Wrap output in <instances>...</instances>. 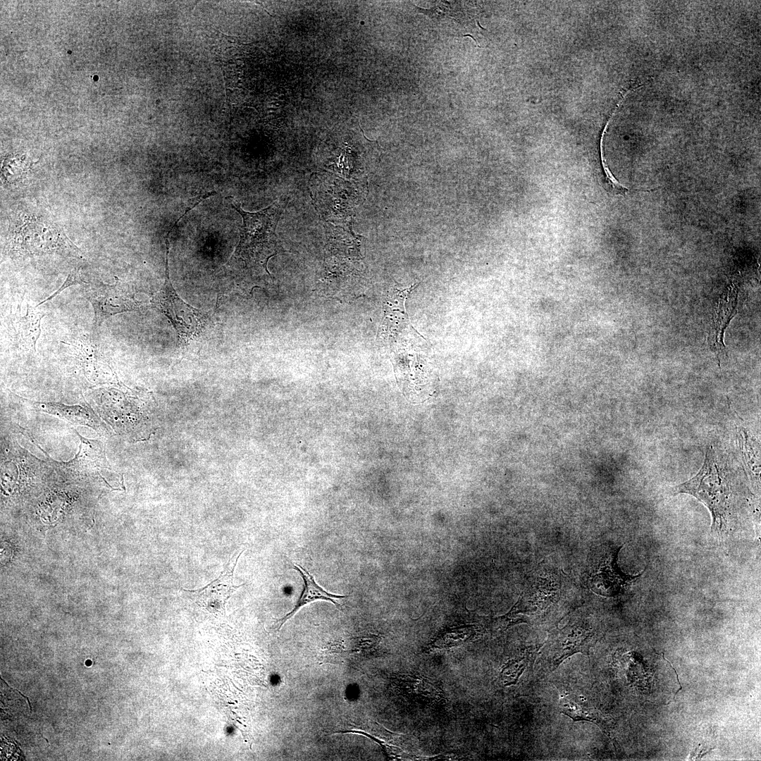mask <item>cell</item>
I'll list each match as a JSON object with an SVG mask.
<instances>
[{"mask_svg": "<svg viewBox=\"0 0 761 761\" xmlns=\"http://www.w3.org/2000/svg\"><path fill=\"white\" fill-rule=\"evenodd\" d=\"M62 342L71 348L77 363L87 376L90 374L93 376L92 372L97 374L100 368L108 366L97 335L81 334L69 342Z\"/></svg>", "mask_w": 761, "mask_h": 761, "instance_id": "cell-12", "label": "cell"}, {"mask_svg": "<svg viewBox=\"0 0 761 761\" xmlns=\"http://www.w3.org/2000/svg\"><path fill=\"white\" fill-rule=\"evenodd\" d=\"M293 569L297 571L302 578L304 584V589L292 610L282 618L276 620L277 622L279 623L278 630H280L289 619L292 618L302 607L307 604H310L317 600H325L333 603L337 609L340 610V604L337 600L348 597V595L332 594L325 590L322 587L317 584L314 576L301 565L295 564Z\"/></svg>", "mask_w": 761, "mask_h": 761, "instance_id": "cell-13", "label": "cell"}, {"mask_svg": "<svg viewBox=\"0 0 761 761\" xmlns=\"http://www.w3.org/2000/svg\"><path fill=\"white\" fill-rule=\"evenodd\" d=\"M469 1H435L430 8H418L419 13L429 17L437 24H451L452 30H457L462 36H469L474 39V23L475 14L471 11Z\"/></svg>", "mask_w": 761, "mask_h": 761, "instance_id": "cell-7", "label": "cell"}, {"mask_svg": "<svg viewBox=\"0 0 761 761\" xmlns=\"http://www.w3.org/2000/svg\"><path fill=\"white\" fill-rule=\"evenodd\" d=\"M738 291L736 287H731L722 295L718 302L715 315L708 336L711 348L717 354L725 352L723 341L724 332L730 320L736 313Z\"/></svg>", "mask_w": 761, "mask_h": 761, "instance_id": "cell-11", "label": "cell"}, {"mask_svg": "<svg viewBox=\"0 0 761 761\" xmlns=\"http://www.w3.org/2000/svg\"><path fill=\"white\" fill-rule=\"evenodd\" d=\"M243 551L237 556L234 555L225 564L221 575L210 583L199 589L183 590L195 594L197 602L210 612H224L225 603L230 595L244 585L235 586L233 583L234 570Z\"/></svg>", "mask_w": 761, "mask_h": 761, "instance_id": "cell-6", "label": "cell"}, {"mask_svg": "<svg viewBox=\"0 0 761 761\" xmlns=\"http://www.w3.org/2000/svg\"><path fill=\"white\" fill-rule=\"evenodd\" d=\"M242 218L240 241L226 264L228 268L261 267L267 271L268 259L277 252L276 227L286 203L276 200L257 212L244 211L232 197L226 198Z\"/></svg>", "mask_w": 761, "mask_h": 761, "instance_id": "cell-1", "label": "cell"}, {"mask_svg": "<svg viewBox=\"0 0 761 761\" xmlns=\"http://www.w3.org/2000/svg\"><path fill=\"white\" fill-rule=\"evenodd\" d=\"M606 128H607V125L605 126V130H604V131H603V132L602 134L601 140H600V160H601L602 168L603 173H604V175H605V183L606 185L605 188L607 189V190H608L612 194H621V195L624 196L631 190L629 188L625 187L624 185H621L616 179V178L613 175L612 173L611 172L610 169L609 168V167H608V166H607V163L605 161V159L604 157L602 141H603V136H604Z\"/></svg>", "mask_w": 761, "mask_h": 761, "instance_id": "cell-16", "label": "cell"}, {"mask_svg": "<svg viewBox=\"0 0 761 761\" xmlns=\"http://www.w3.org/2000/svg\"><path fill=\"white\" fill-rule=\"evenodd\" d=\"M661 655H662V656L663 657V658H664V660H666V661H667V662H668V663H669V664H670V665L672 666V667L673 670L674 671V672H675V674H676V678H677V681H678V683H679V685H680V688H679L678 689V691H676V692L675 693V694H674V698H673V700H671V701L669 702V703H671V702H672V701H673V700H674L675 699V698H676V694H677V693H678L679 692V691H681V690L682 689V686H681V682H680V680H679V675H678V674H677V672H676V671L675 668L674 667V666H673V665L672 664V663H671V662H669V660H668L667 659H666V658H665V657H664V652H662V653H661Z\"/></svg>", "mask_w": 761, "mask_h": 761, "instance_id": "cell-18", "label": "cell"}, {"mask_svg": "<svg viewBox=\"0 0 761 761\" xmlns=\"http://www.w3.org/2000/svg\"><path fill=\"white\" fill-rule=\"evenodd\" d=\"M113 284L101 282L86 284L85 297L94 312V326L98 328L109 317L124 312L137 311L142 303L137 301L130 287L115 276Z\"/></svg>", "mask_w": 761, "mask_h": 761, "instance_id": "cell-5", "label": "cell"}, {"mask_svg": "<svg viewBox=\"0 0 761 761\" xmlns=\"http://www.w3.org/2000/svg\"><path fill=\"white\" fill-rule=\"evenodd\" d=\"M79 271H80V268H75L74 269H73L69 273L66 280L63 283V285L56 291H55L52 295H51L48 298H47L44 300L40 302L36 307H37L39 305L42 304L43 303L46 302H47L49 300H51V299H53L54 297H55L56 296L59 295L62 291H63L65 289H66L69 286H71V285H78V284L86 285L87 283L85 282L81 278V277L80 276Z\"/></svg>", "mask_w": 761, "mask_h": 761, "instance_id": "cell-17", "label": "cell"}, {"mask_svg": "<svg viewBox=\"0 0 761 761\" xmlns=\"http://www.w3.org/2000/svg\"><path fill=\"white\" fill-rule=\"evenodd\" d=\"M21 301L8 318V328L14 345L26 352H35L37 340L41 333L40 323L45 316L37 307L27 304V312L21 314Z\"/></svg>", "mask_w": 761, "mask_h": 761, "instance_id": "cell-8", "label": "cell"}, {"mask_svg": "<svg viewBox=\"0 0 761 761\" xmlns=\"http://www.w3.org/2000/svg\"><path fill=\"white\" fill-rule=\"evenodd\" d=\"M600 637L598 628L589 617H574L562 628L552 630L543 643L539 651L543 667L552 672L573 655L588 656Z\"/></svg>", "mask_w": 761, "mask_h": 761, "instance_id": "cell-3", "label": "cell"}, {"mask_svg": "<svg viewBox=\"0 0 761 761\" xmlns=\"http://www.w3.org/2000/svg\"><path fill=\"white\" fill-rule=\"evenodd\" d=\"M483 633L478 625L469 624L455 626L439 633L425 648L426 652L452 648L480 638Z\"/></svg>", "mask_w": 761, "mask_h": 761, "instance_id": "cell-14", "label": "cell"}, {"mask_svg": "<svg viewBox=\"0 0 761 761\" xmlns=\"http://www.w3.org/2000/svg\"><path fill=\"white\" fill-rule=\"evenodd\" d=\"M676 492L693 495L707 507L712 514V532L719 534L726 531L729 516L730 488L712 446L707 448L703 465L698 473L679 485Z\"/></svg>", "mask_w": 761, "mask_h": 761, "instance_id": "cell-2", "label": "cell"}, {"mask_svg": "<svg viewBox=\"0 0 761 761\" xmlns=\"http://www.w3.org/2000/svg\"><path fill=\"white\" fill-rule=\"evenodd\" d=\"M543 645H530L520 649L503 665L499 674L500 682L504 686L515 685L526 668L534 663Z\"/></svg>", "mask_w": 761, "mask_h": 761, "instance_id": "cell-15", "label": "cell"}, {"mask_svg": "<svg viewBox=\"0 0 761 761\" xmlns=\"http://www.w3.org/2000/svg\"><path fill=\"white\" fill-rule=\"evenodd\" d=\"M166 249L165 282L161 288L151 297L150 303L171 322L178 334L179 343L184 347L203 334L209 316L186 303L177 294L169 278L168 245Z\"/></svg>", "mask_w": 761, "mask_h": 761, "instance_id": "cell-4", "label": "cell"}, {"mask_svg": "<svg viewBox=\"0 0 761 761\" xmlns=\"http://www.w3.org/2000/svg\"><path fill=\"white\" fill-rule=\"evenodd\" d=\"M400 691L411 703L433 706L445 702L440 685L434 680L416 674H404L398 678Z\"/></svg>", "mask_w": 761, "mask_h": 761, "instance_id": "cell-10", "label": "cell"}, {"mask_svg": "<svg viewBox=\"0 0 761 761\" xmlns=\"http://www.w3.org/2000/svg\"><path fill=\"white\" fill-rule=\"evenodd\" d=\"M558 707L561 713L564 714L574 722H589L597 725L610 739L614 728L612 719L601 711L590 705L582 697L571 693H561L559 695Z\"/></svg>", "mask_w": 761, "mask_h": 761, "instance_id": "cell-9", "label": "cell"}]
</instances>
